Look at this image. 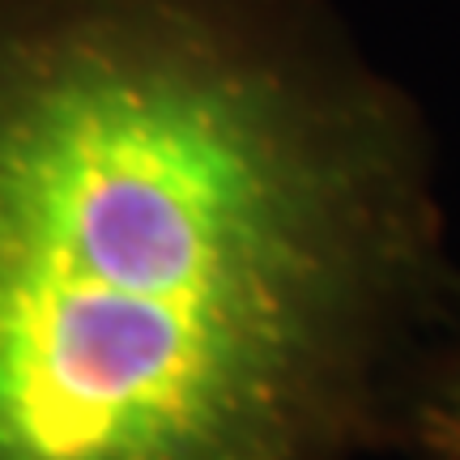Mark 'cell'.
<instances>
[{"label":"cell","instance_id":"2","mask_svg":"<svg viewBox=\"0 0 460 460\" xmlns=\"http://www.w3.org/2000/svg\"><path fill=\"white\" fill-rule=\"evenodd\" d=\"M379 456L460 460V290L396 384Z\"/></svg>","mask_w":460,"mask_h":460},{"label":"cell","instance_id":"1","mask_svg":"<svg viewBox=\"0 0 460 460\" xmlns=\"http://www.w3.org/2000/svg\"><path fill=\"white\" fill-rule=\"evenodd\" d=\"M456 290L329 0H0V460L379 456Z\"/></svg>","mask_w":460,"mask_h":460}]
</instances>
